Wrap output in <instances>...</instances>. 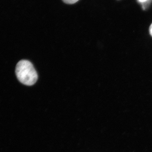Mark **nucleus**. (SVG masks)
<instances>
[{
	"label": "nucleus",
	"mask_w": 152,
	"mask_h": 152,
	"mask_svg": "<svg viewBox=\"0 0 152 152\" xmlns=\"http://www.w3.org/2000/svg\"><path fill=\"white\" fill-rule=\"evenodd\" d=\"M15 73L19 81L26 86H32L38 80L37 73L32 64L27 60H21L18 63Z\"/></svg>",
	"instance_id": "1"
},
{
	"label": "nucleus",
	"mask_w": 152,
	"mask_h": 152,
	"mask_svg": "<svg viewBox=\"0 0 152 152\" xmlns=\"http://www.w3.org/2000/svg\"><path fill=\"white\" fill-rule=\"evenodd\" d=\"M66 4H73L78 1L79 0H62Z\"/></svg>",
	"instance_id": "2"
},
{
	"label": "nucleus",
	"mask_w": 152,
	"mask_h": 152,
	"mask_svg": "<svg viewBox=\"0 0 152 152\" xmlns=\"http://www.w3.org/2000/svg\"><path fill=\"white\" fill-rule=\"evenodd\" d=\"M149 1H150V0H138L139 2L143 4H145V3L148 2Z\"/></svg>",
	"instance_id": "3"
},
{
	"label": "nucleus",
	"mask_w": 152,
	"mask_h": 152,
	"mask_svg": "<svg viewBox=\"0 0 152 152\" xmlns=\"http://www.w3.org/2000/svg\"><path fill=\"white\" fill-rule=\"evenodd\" d=\"M149 32L150 34H151V36L152 37V23L151 24V26H150V27Z\"/></svg>",
	"instance_id": "4"
}]
</instances>
